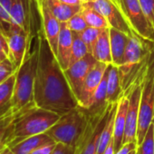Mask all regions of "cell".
<instances>
[{
	"mask_svg": "<svg viewBox=\"0 0 154 154\" xmlns=\"http://www.w3.org/2000/svg\"><path fill=\"white\" fill-rule=\"evenodd\" d=\"M36 43L38 63L34 87L35 104L63 115L78 106V103L42 30L37 33Z\"/></svg>",
	"mask_w": 154,
	"mask_h": 154,
	"instance_id": "6da1fadb",
	"label": "cell"
},
{
	"mask_svg": "<svg viewBox=\"0 0 154 154\" xmlns=\"http://www.w3.org/2000/svg\"><path fill=\"white\" fill-rule=\"evenodd\" d=\"M38 63L37 43L33 51H30L18 67L16 76L14 94L11 100V108L16 115L35 106L34 87Z\"/></svg>",
	"mask_w": 154,
	"mask_h": 154,
	"instance_id": "7a4b0ae2",
	"label": "cell"
},
{
	"mask_svg": "<svg viewBox=\"0 0 154 154\" xmlns=\"http://www.w3.org/2000/svg\"><path fill=\"white\" fill-rule=\"evenodd\" d=\"M59 118V114L36 105L22 112L14 122L9 145L30 136L45 133Z\"/></svg>",
	"mask_w": 154,
	"mask_h": 154,
	"instance_id": "3957f363",
	"label": "cell"
},
{
	"mask_svg": "<svg viewBox=\"0 0 154 154\" xmlns=\"http://www.w3.org/2000/svg\"><path fill=\"white\" fill-rule=\"evenodd\" d=\"M88 122L89 117L85 110L78 105L61 115L46 133L56 143L60 142L76 148L87 128Z\"/></svg>",
	"mask_w": 154,
	"mask_h": 154,
	"instance_id": "277c9868",
	"label": "cell"
},
{
	"mask_svg": "<svg viewBox=\"0 0 154 154\" xmlns=\"http://www.w3.org/2000/svg\"><path fill=\"white\" fill-rule=\"evenodd\" d=\"M154 122V59L149 62L143 78L139 110L137 145L144 139L147 131Z\"/></svg>",
	"mask_w": 154,
	"mask_h": 154,
	"instance_id": "5b68a950",
	"label": "cell"
},
{
	"mask_svg": "<svg viewBox=\"0 0 154 154\" xmlns=\"http://www.w3.org/2000/svg\"><path fill=\"white\" fill-rule=\"evenodd\" d=\"M116 2L133 33L154 44V27L146 17L140 0H116Z\"/></svg>",
	"mask_w": 154,
	"mask_h": 154,
	"instance_id": "8992f818",
	"label": "cell"
},
{
	"mask_svg": "<svg viewBox=\"0 0 154 154\" xmlns=\"http://www.w3.org/2000/svg\"><path fill=\"white\" fill-rule=\"evenodd\" d=\"M112 104L111 103L103 113L89 118L87 128L76 146L75 154H96L100 137L107 123Z\"/></svg>",
	"mask_w": 154,
	"mask_h": 154,
	"instance_id": "52a82bcc",
	"label": "cell"
},
{
	"mask_svg": "<svg viewBox=\"0 0 154 154\" xmlns=\"http://www.w3.org/2000/svg\"><path fill=\"white\" fill-rule=\"evenodd\" d=\"M97 62L98 61L94 57L92 54H88L83 59L71 64L66 70L63 71L71 91L77 101H78L84 83L88 73Z\"/></svg>",
	"mask_w": 154,
	"mask_h": 154,
	"instance_id": "ba28073f",
	"label": "cell"
},
{
	"mask_svg": "<svg viewBox=\"0 0 154 154\" xmlns=\"http://www.w3.org/2000/svg\"><path fill=\"white\" fill-rule=\"evenodd\" d=\"M5 35L8 45V58L18 68L30 52L33 36L19 28H9Z\"/></svg>",
	"mask_w": 154,
	"mask_h": 154,
	"instance_id": "9c48e42d",
	"label": "cell"
},
{
	"mask_svg": "<svg viewBox=\"0 0 154 154\" xmlns=\"http://www.w3.org/2000/svg\"><path fill=\"white\" fill-rule=\"evenodd\" d=\"M35 1L36 9L41 19V30L46 41L48 42L50 48L56 57L57 45L62 23L50 11L45 0H35Z\"/></svg>",
	"mask_w": 154,
	"mask_h": 154,
	"instance_id": "30bf717a",
	"label": "cell"
},
{
	"mask_svg": "<svg viewBox=\"0 0 154 154\" xmlns=\"http://www.w3.org/2000/svg\"><path fill=\"white\" fill-rule=\"evenodd\" d=\"M91 3L104 17L110 27L122 31L130 35L134 34L123 17L116 0H94Z\"/></svg>",
	"mask_w": 154,
	"mask_h": 154,
	"instance_id": "8fae6325",
	"label": "cell"
},
{
	"mask_svg": "<svg viewBox=\"0 0 154 154\" xmlns=\"http://www.w3.org/2000/svg\"><path fill=\"white\" fill-rule=\"evenodd\" d=\"M109 65L110 64L97 62L96 64L94 66V68L90 71V72L88 73L86 79L84 83L78 101H77L79 106L86 109L90 105L93 100V97L96 90L98 89L99 85H101L102 80Z\"/></svg>",
	"mask_w": 154,
	"mask_h": 154,
	"instance_id": "7c38bea8",
	"label": "cell"
},
{
	"mask_svg": "<svg viewBox=\"0 0 154 154\" xmlns=\"http://www.w3.org/2000/svg\"><path fill=\"white\" fill-rule=\"evenodd\" d=\"M33 1L35 0H14L10 11L9 28L23 29L32 35Z\"/></svg>",
	"mask_w": 154,
	"mask_h": 154,
	"instance_id": "4fadbf2b",
	"label": "cell"
},
{
	"mask_svg": "<svg viewBox=\"0 0 154 154\" xmlns=\"http://www.w3.org/2000/svg\"><path fill=\"white\" fill-rule=\"evenodd\" d=\"M129 105V89L124 92V94L118 102L117 111L114 116L113 123V143L115 151L119 150L123 145L124 131L126 126V115Z\"/></svg>",
	"mask_w": 154,
	"mask_h": 154,
	"instance_id": "5bb4252c",
	"label": "cell"
},
{
	"mask_svg": "<svg viewBox=\"0 0 154 154\" xmlns=\"http://www.w3.org/2000/svg\"><path fill=\"white\" fill-rule=\"evenodd\" d=\"M72 45V32L67 26L66 23H62L59 39H58V45H57L56 59L63 71L66 70L70 65Z\"/></svg>",
	"mask_w": 154,
	"mask_h": 154,
	"instance_id": "9a60e30c",
	"label": "cell"
},
{
	"mask_svg": "<svg viewBox=\"0 0 154 154\" xmlns=\"http://www.w3.org/2000/svg\"><path fill=\"white\" fill-rule=\"evenodd\" d=\"M109 31L112 52V64L119 67L122 63L124 52L131 35L112 27H110Z\"/></svg>",
	"mask_w": 154,
	"mask_h": 154,
	"instance_id": "2e32d148",
	"label": "cell"
},
{
	"mask_svg": "<svg viewBox=\"0 0 154 154\" xmlns=\"http://www.w3.org/2000/svg\"><path fill=\"white\" fill-rule=\"evenodd\" d=\"M107 76H108V69L103 76L101 85H99L98 89L96 90L93 97L90 105L86 109L84 108L89 118L95 117L103 113L111 104L107 101Z\"/></svg>",
	"mask_w": 154,
	"mask_h": 154,
	"instance_id": "e0dca14e",
	"label": "cell"
},
{
	"mask_svg": "<svg viewBox=\"0 0 154 154\" xmlns=\"http://www.w3.org/2000/svg\"><path fill=\"white\" fill-rule=\"evenodd\" d=\"M55 142L46 132L34 136L27 137L17 142L10 144L9 149L17 154H30L35 149L48 144Z\"/></svg>",
	"mask_w": 154,
	"mask_h": 154,
	"instance_id": "ac0fdd59",
	"label": "cell"
},
{
	"mask_svg": "<svg viewBox=\"0 0 154 154\" xmlns=\"http://www.w3.org/2000/svg\"><path fill=\"white\" fill-rule=\"evenodd\" d=\"M124 94V91L121 85L119 67L110 64L107 76V101L109 103H117Z\"/></svg>",
	"mask_w": 154,
	"mask_h": 154,
	"instance_id": "d6986e66",
	"label": "cell"
},
{
	"mask_svg": "<svg viewBox=\"0 0 154 154\" xmlns=\"http://www.w3.org/2000/svg\"><path fill=\"white\" fill-rule=\"evenodd\" d=\"M17 115L11 106L0 112V151H2L10 143L13 124Z\"/></svg>",
	"mask_w": 154,
	"mask_h": 154,
	"instance_id": "ffe728a7",
	"label": "cell"
},
{
	"mask_svg": "<svg viewBox=\"0 0 154 154\" xmlns=\"http://www.w3.org/2000/svg\"><path fill=\"white\" fill-rule=\"evenodd\" d=\"M45 2L53 15L61 23H66L74 15L78 14L82 8V5H67L56 0H45Z\"/></svg>",
	"mask_w": 154,
	"mask_h": 154,
	"instance_id": "44dd1931",
	"label": "cell"
},
{
	"mask_svg": "<svg viewBox=\"0 0 154 154\" xmlns=\"http://www.w3.org/2000/svg\"><path fill=\"white\" fill-rule=\"evenodd\" d=\"M109 28L110 27L102 30L92 54L98 62L112 64V52Z\"/></svg>",
	"mask_w": 154,
	"mask_h": 154,
	"instance_id": "7402d4cb",
	"label": "cell"
},
{
	"mask_svg": "<svg viewBox=\"0 0 154 154\" xmlns=\"http://www.w3.org/2000/svg\"><path fill=\"white\" fill-rule=\"evenodd\" d=\"M80 13L86 21L88 26L95 27L98 29H105L110 27L104 17L92 5V3L82 4Z\"/></svg>",
	"mask_w": 154,
	"mask_h": 154,
	"instance_id": "603a6c76",
	"label": "cell"
},
{
	"mask_svg": "<svg viewBox=\"0 0 154 154\" xmlns=\"http://www.w3.org/2000/svg\"><path fill=\"white\" fill-rule=\"evenodd\" d=\"M118 102L114 103L112 106L107 123H106V125L102 132V135L100 137L96 154H103L104 151L106 150V149L109 147L110 143L113 140V123H114V116H115V113L117 111Z\"/></svg>",
	"mask_w": 154,
	"mask_h": 154,
	"instance_id": "cb8c5ba5",
	"label": "cell"
},
{
	"mask_svg": "<svg viewBox=\"0 0 154 154\" xmlns=\"http://www.w3.org/2000/svg\"><path fill=\"white\" fill-rule=\"evenodd\" d=\"M17 72L0 85V112L11 106Z\"/></svg>",
	"mask_w": 154,
	"mask_h": 154,
	"instance_id": "d4e9b609",
	"label": "cell"
},
{
	"mask_svg": "<svg viewBox=\"0 0 154 154\" xmlns=\"http://www.w3.org/2000/svg\"><path fill=\"white\" fill-rule=\"evenodd\" d=\"M88 54H90L88 51V48L86 45L85 44V42L83 41V39L81 38L80 34L72 33V45L70 65L74 63L77 61L83 59Z\"/></svg>",
	"mask_w": 154,
	"mask_h": 154,
	"instance_id": "484cf974",
	"label": "cell"
},
{
	"mask_svg": "<svg viewBox=\"0 0 154 154\" xmlns=\"http://www.w3.org/2000/svg\"><path fill=\"white\" fill-rule=\"evenodd\" d=\"M136 154H154V123L149 126L142 141L137 145Z\"/></svg>",
	"mask_w": 154,
	"mask_h": 154,
	"instance_id": "4316f807",
	"label": "cell"
},
{
	"mask_svg": "<svg viewBox=\"0 0 154 154\" xmlns=\"http://www.w3.org/2000/svg\"><path fill=\"white\" fill-rule=\"evenodd\" d=\"M103 29H98L95 27L88 26L86 29H85L82 33H80L81 38L86 45L88 51L90 54L93 53V50L95 46V44L100 36V34Z\"/></svg>",
	"mask_w": 154,
	"mask_h": 154,
	"instance_id": "83f0119b",
	"label": "cell"
},
{
	"mask_svg": "<svg viewBox=\"0 0 154 154\" xmlns=\"http://www.w3.org/2000/svg\"><path fill=\"white\" fill-rule=\"evenodd\" d=\"M14 0H0V22L4 26L6 32L10 26V11Z\"/></svg>",
	"mask_w": 154,
	"mask_h": 154,
	"instance_id": "f1b7e54d",
	"label": "cell"
},
{
	"mask_svg": "<svg viewBox=\"0 0 154 154\" xmlns=\"http://www.w3.org/2000/svg\"><path fill=\"white\" fill-rule=\"evenodd\" d=\"M66 25L72 33H78V34L82 33L85 29L88 27L86 21L85 20L84 17L80 12L74 15L72 18H70L66 22Z\"/></svg>",
	"mask_w": 154,
	"mask_h": 154,
	"instance_id": "f546056e",
	"label": "cell"
},
{
	"mask_svg": "<svg viewBox=\"0 0 154 154\" xmlns=\"http://www.w3.org/2000/svg\"><path fill=\"white\" fill-rule=\"evenodd\" d=\"M17 69L18 68L9 60V58L0 62V85L14 74Z\"/></svg>",
	"mask_w": 154,
	"mask_h": 154,
	"instance_id": "4dcf8cb0",
	"label": "cell"
},
{
	"mask_svg": "<svg viewBox=\"0 0 154 154\" xmlns=\"http://www.w3.org/2000/svg\"><path fill=\"white\" fill-rule=\"evenodd\" d=\"M141 8L154 27V0H140Z\"/></svg>",
	"mask_w": 154,
	"mask_h": 154,
	"instance_id": "1f68e13d",
	"label": "cell"
},
{
	"mask_svg": "<svg viewBox=\"0 0 154 154\" xmlns=\"http://www.w3.org/2000/svg\"><path fill=\"white\" fill-rule=\"evenodd\" d=\"M76 148L63 143L57 142L52 154H75Z\"/></svg>",
	"mask_w": 154,
	"mask_h": 154,
	"instance_id": "d6a6232c",
	"label": "cell"
},
{
	"mask_svg": "<svg viewBox=\"0 0 154 154\" xmlns=\"http://www.w3.org/2000/svg\"><path fill=\"white\" fill-rule=\"evenodd\" d=\"M8 58V45L6 35L0 31V62Z\"/></svg>",
	"mask_w": 154,
	"mask_h": 154,
	"instance_id": "836d02e7",
	"label": "cell"
},
{
	"mask_svg": "<svg viewBox=\"0 0 154 154\" xmlns=\"http://www.w3.org/2000/svg\"><path fill=\"white\" fill-rule=\"evenodd\" d=\"M55 144H56V142L43 145L37 149H35V150H33L30 154H52L54 151V149L55 147Z\"/></svg>",
	"mask_w": 154,
	"mask_h": 154,
	"instance_id": "e575fe53",
	"label": "cell"
},
{
	"mask_svg": "<svg viewBox=\"0 0 154 154\" xmlns=\"http://www.w3.org/2000/svg\"><path fill=\"white\" fill-rule=\"evenodd\" d=\"M137 148V142H127V143H124L122 148L115 151L114 154H129L131 151L136 149Z\"/></svg>",
	"mask_w": 154,
	"mask_h": 154,
	"instance_id": "d590c367",
	"label": "cell"
},
{
	"mask_svg": "<svg viewBox=\"0 0 154 154\" xmlns=\"http://www.w3.org/2000/svg\"><path fill=\"white\" fill-rule=\"evenodd\" d=\"M58 2L67 4V5H82V3L79 0H56Z\"/></svg>",
	"mask_w": 154,
	"mask_h": 154,
	"instance_id": "8d00e7d4",
	"label": "cell"
},
{
	"mask_svg": "<svg viewBox=\"0 0 154 154\" xmlns=\"http://www.w3.org/2000/svg\"><path fill=\"white\" fill-rule=\"evenodd\" d=\"M115 152V149H114V143H113V140L110 143L109 147L106 149V150L104 151L103 154H114Z\"/></svg>",
	"mask_w": 154,
	"mask_h": 154,
	"instance_id": "74e56055",
	"label": "cell"
},
{
	"mask_svg": "<svg viewBox=\"0 0 154 154\" xmlns=\"http://www.w3.org/2000/svg\"><path fill=\"white\" fill-rule=\"evenodd\" d=\"M0 154H17V153H15L14 151H12V150L9 149V147L8 146V147H6L2 151H0Z\"/></svg>",
	"mask_w": 154,
	"mask_h": 154,
	"instance_id": "f35d334b",
	"label": "cell"
},
{
	"mask_svg": "<svg viewBox=\"0 0 154 154\" xmlns=\"http://www.w3.org/2000/svg\"><path fill=\"white\" fill-rule=\"evenodd\" d=\"M0 31L3 32L4 34H6V29H5V27H4V26L2 25L1 22H0Z\"/></svg>",
	"mask_w": 154,
	"mask_h": 154,
	"instance_id": "ab89813d",
	"label": "cell"
},
{
	"mask_svg": "<svg viewBox=\"0 0 154 154\" xmlns=\"http://www.w3.org/2000/svg\"><path fill=\"white\" fill-rule=\"evenodd\" d=\"M79 1H80L82 4H85V3H90V2L94 1V0H79Z\"/></svg>",
	"mask_w": 154,
	"mask_h": 154,
	"instance_id": "60d3db41",
	"label": "cell"
},
{
	"mask_svg": "<svg viewBox=\"0 0 154 154\" xmlns=\"http://www.w3.org/2000/svg\"><path fill=\"white\" fill-rule=\"evenodd\" d=\"M129 154H136V149H134V150H132V151H131Z\"/></svg>",
	"mask_w": 154,
	"mask_h": 154,
	"instance_id": "b9f144b4",
	"label": "cell"
},
{
	"mask_svg": "<svg viewBox=\"0 0 154 154\" xmlns=\"http://www.w3.org/2000/svg\"><path fill=\"white\" fill-rule=\"evenodd\" d=\"M153 123H154V122H153Z\"/></svg>",
	"mask_w": 154,
	"mask_h": 154,
	"instance_id": "7bdbcfd3",
	"label": "cell"
}]
</instances>
